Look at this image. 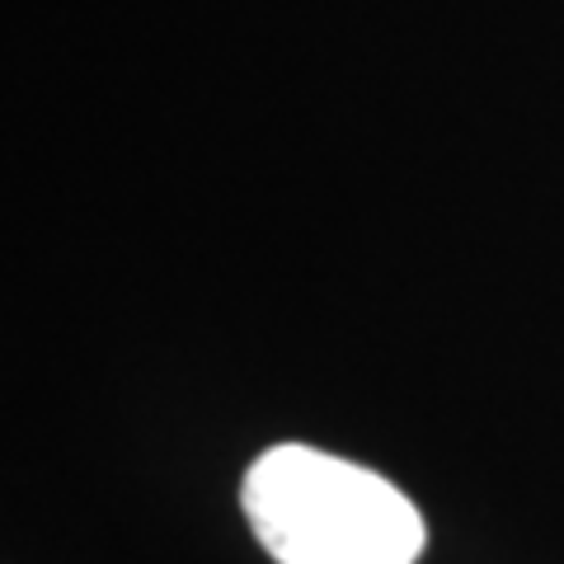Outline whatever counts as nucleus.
<instances>
[{"label": "nucleus", "mask_w": 564, "mask_h": 564, "mask_svg": "<svg viewBox=\"0 0 564 564\" xmlns=\"http://www.w3.org/2000/svg\"><path fill=\"white\" fill-rule=\"evenodd\" d=\"M245 522L278 564H414L423 513L395 480L306 443H278L245 470Z\"/></svg>", "instance_id": "obj_1"}]
</instances>
